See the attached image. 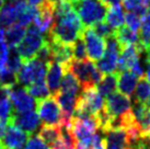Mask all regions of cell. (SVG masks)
Wrapping results in <instances>:
<instances>
[{"label":"cell","mask_w":150,"mask_h":149,"mask_svg":"<svg viewBox=\"0 0 150 149\" xmlns=\"http://www.w3.org/2000/svg\"><path fill=\"white\" fill-rule=\"evenodd\" d=\"M23 149H50V147L44 143L38 135H33L28 139Z\"/></svg>","instance_id":"obj_38"},{"label":"cell","mask_w":150,"mask_h":149,"mask_svg":"<svg viewBox=\"0 0 150 149\" xmlns=\"http://www.w3.org/2000/svg\"><path fill=\"white\" fill-rule=\"evenodd\" d=\"M150 33V8L147 9L146 13L142 19V26L138 34H148Z\"/></svg>","instance_id":"obj_39"},{"label":"cell","mask_w":150,"mask_h":149,"mask_svg":"<svg viewBox=\"0 0 150 149\" xmlns=\"http://www.w3.org/2000/svg\"><path fill=\"white\" fill-rule=\"evenodd\" d=\"M132 112L140 137H150V108L145 103L135 102Z\"/></svg>","instance_id":"obj_14"},{"label":"cell","mask_w":150,"mask_h":149,"mask_svg":"<svg viewBox=\"0 0 150 149\" xmlns=\"http://www.w3.org/2000/svg\"><path fill=\"white\" fill-rule=\"evenodd\" d=\"M62 134V126H47L44 125L41 127L38 132V136L41 137V139L44 140L47 145L52 147L56 141L58 140Z\"/></svg>","instance_id":"obj_27"},{"label":"cell","mask_w":150,"mask_h":149,"mask_svg":"<svg viewBox=\"0 0 150 149\" xmlns=\"http://www.w3.org/2000/svg\"><path fill=\"white\" fill-rule=\"evenodd\" d=\"M92 30H93L99 36L103 37V38H105V40H106L108 37L112 36V35L115 34V30L112 29L105 21L96 23V24L92 26Z\"/></svg>","instance_id":"obj_37"},{"label":"cell","mask_w":150,"mask_h":149,"mask_svg":"<svg viewBox=\"0 0 150 149\" xmlns=\"http://www.w3.org/2000/svg\"><path fill=\"white\" fill-rule=\"evenodd\" d=\"M52 2H54V4H56V2H58V1H60V0H50Z\"/></svg>","instance_id":"obj_49"},{"label":"cell","mask_w":150,"mask_h":149,"mask_svg":"<svg viewBox=\"0 0 150 149\" xmlns=\"http://www.w3.org/2000/svg\"><path fill=\"white\" fill-rule=\"evenodd\" d=\"M4 33H6L4 29H1V28H0V43H1V42H4Z\"/></svg>","instance_id":"obj_46"},{"label":"cell","mask_w":150,"mask_h":149,"mask_svg":"<svg viewBox=\"0 0 150 149\" xmlns=\"http://www.w3.org/2000/svg\"><path fill=\"white\" fill-rule=\"evenodd\" d=\"M96 88L102 98H108V95L114 93L117 88V72L103 76Z\"/></svg>","instance_id":"obj_22"},{"label":"cell","mask_w":150,"mask_h":149,"mask_svg":"<svg viewBox=\"0 0 150 149\" xmlns=\"http://www.w3.org/2000/svg\"><path fill=\"white\" fill-rule=\"evenodd\" d=\"M72 4L83 28H92L105 20L108 7L101 0H81Z\"/></svg>","instance_id":"obj_2"},{"label":"cell","mask_w":150,"mask_h":149,"mask_svg":"<svg viewBox=\"0 0 150 149\" xmlns=\"http://www.w3.org/2000/svg\"><path fill=\"white\" fill-rule=\"evenodd\" d=\"M144 52V48L139 44L136 45H128L123 47L121 50L118 60H117V68L120 71L130 70V68L139 62V57Z\"/></svg>","instance_id":"obj_15"},{"label":"cell","mask_w":150,"mask_h":149,"mask_svg":"<svg viewBox=\"0 0 150 149\" xmlns=\"http://www.w3.org/2000/svg\"><path fill=\"white\" fill-rule=\"evenodd\" d=\"M76 141L70 131L62 126V134L58 140L50 147V149H75Z\"/></svg>","instance_id":"obj_29"},{"label":"cell","mask_w":150,"mask_h":149,"mask_svg":"<svg viewBox=\"0 0 150 149\" xmlns=\"http://www.w3.org/2000/svg\"><path fill=\"white\" fill-rule=\"evenodd\" d=\"M65 70H69L75 76L82 89L96 86L103 77V74L98 69L96 64L89 59H72L65 68Z\"/></svg>","instance_id":"obj_3"},{"label":"cell","mask_w":150,"mask_h":149,"mask_svg":"<svg viewBox=\"0 0 150 149\" xmlns=\"http://www.w3.org/2000/svg\"><path fill=\"white\" fill-rule=\"evenodd\" d=\"M105 149H132V141L125 128H115L104 132Z\"/></svg>","instance_id":"obj_13"},{"label":"cell","mask_w":150,"mask_h":149,"mask_svg":"<svg viewBox=\"0 0 150 149\" xmlns=\"http://www.w3.org/2000/svg\"><path fill=\"white\" fill-rule=\"evenodd\" d=\"M104 4H106L108 7H111V6H115V4H120L122 0H101Z\"/></svg>","instance_id":"obj_42"},{"label":"cell","mask_w":150,"mask_h":149,"mask_svg":"<svg viewBox=\"0 0 150 149\" xmlns=\"http://www.w3.org/2000/svg\"><path fill=\"white\" fill-rule=\"evenodd\" d=\"M38 115L44 125L47 126H62L63 113L54 95L36 102Z\"/></svg>","instance_id":"obj_7"},{"label":"cell","mask_w":150,"mask_h":149,"mask_svg":"<svg viewBox=\"0 0 150 149\" xmlns=\"http://www.w3.org/2000/svg\"><path fill=\"white\" fill-rule=\"evenodd\" d=\"M121 53V46L115 34L105 40V55L98 62V69L102 74H113L117 68V60Z\"/></svg>","instance_id":"obj_8"},{"label":"cell","mask_w":150,"mask_h":149,"mask_svg":"<svg viewBox=\"0 0 150 149\" xmlns=\"http://www.w3.org/2000/svg\"><path fill=\"white\" fill-rule=\"evenodd\" d=\"M9 98L11 100L14 114H21L25 112L33 111L36 106L35 99L23 87H13L10 91Z\"/></svg>","instance_id":"obj_11"},{"label":"cell","mask_w":150,"mask_h":149,"mask_svg":"<svg viewBox=\"0 0 150 149\" xmlns=\"http://www.w3.org/2000/svg\"><path fill=\"white\" fill-rule=\"evenodd\" d=\"M144 1H145L147 4H150V0H144Z\"/></svg>","instance_id":"obj_51"},{"label":"cell","mask_w":150,"mask_h":149,"mask_svg":"<svg viewBox=\"0 0 150 149\" xmlns=\"http://www.w3.org/2000/svg\"><path fill=\"white\" fill-rule=\"evenodd\" d=\"M25 89L28 90V92L33 96L34 99H36L38 101L50 96V90H48L45 81L32 83L31 86H29V87L25 88Z\"/></svg>","instance_id":"obj_32"},{"label":"cell","mask_w":150,"mask_h":149,"mask_svg":"<svg viewBox=\"0 0 150 149\" xmlns=\"http://www.w3.org/2000/svg\"><path fill=\"white\" fill-rule=\"evenodd\" d=\"M103 109L108 117V123L101 129L102 132H105L110 128L113 121L124 117L127 113L132 111V101L130 98L122 94L121 92H114L106 98Z\"/></svg>","instance_id":"obj_5"},{"label":"cell","mask_w":150,"mask_h":149,"mask_svg":"<svg viewBox=\"0 0 150 149\" xmlns=\"http://www.w3.org/2000/svg\"><path fill=\"white\" fill-rule=\"evenodd\" d=\"M22 62H23V60L18 53L17 47H9V54L8 58H7V64H6L7 67L11 71L17 74L20 69V67H21Z\"/></svg>","instance_id":"obj_34"},{"label":"cell","mask_w":150,"mask_h":149,"mask_svg":"<svg viewBox=\"0 0 150 149\" xmlns=\"http://www.w3.org/2000/svg\"><path fill=\"white\" fill-rule=\"evenodd\" d=\"M0 149H4V147H2V145H1V143H0Z\"/></svg>","instance_id":"obj_52"},{"label":"cell","mask_w":150,"mask_h":149,"mask_svg":"<svg viewBox=\"0 0 150 149\" xmlns=\"http://www.w3.org/2000/svg\"><path fill=\"white\" fill-rule=\"evenodd\" d=\"M145 78L150 83V64H147V70H146V74H145Z\"/></svg>","instance_id":"obj_45"},{"label":"cell","mask_w":150,"mask_h":149,"mask_svg":"<svg viewBox=\"0 0 150 149\" xmlns=\"http://www.w3.org/2000/svg\"><path fill=\"white\" fill-rule=\"evenodd\" d=\"M26 1H28V4H29L30 6L38 7V6H40V4H42V2H44L45 0H26Z\"/></svg>","instance_id":"obj_43"},{"label":"cell","mask_w":150,"mask_h":149,"mask_svg":"<svg viewBox=\"0 0 150 149\" xmlns=\"http://www.w3.org/2000/svg\"><path fill=\"white\" fill-rule=\"evenodd\" d=\"M121 2L127 12L135 13L139 17H144L147 9L149 8L144 0H122Z\"/></svg>","instance_id":"obj_30"},{"label":"cell","mask_w":150,"mask_h":149,"mask_svg":"<svg viewBox=\"0 0 150 149\" xmlns=\"http://www.w3.org/2000/svg\"><path fill=\"white\" fill-rule=\"evenodd\" d=\"M18 13L11 1L4 2L0 8V28L8 29L17 22Z\"/></svg>","instance_id":"obj_23"},{"label":"cell","mask_w":150,"mask_h":149,"mask_svg":"<svg viewBox=\"0 0 150 149\" xmlns=\"http://www.w3.org/2000/svg\"><path fill=\"white\" fill-rule=\"evenodd\" d=\"M104 106L103 98L98 92L96 86L82 89L76 103L75 113L76 117H88V116H98L100 111Z\"/></svg>","instance_id":"obj_4"},{"label":"cell","mask_w":150,"mask_h":149,"mask_svg":"<svg viewBox=\"0 0 150 149\" xmlns=\"http://www.w3.org/2000/svg\"><path fill=\"white\" fill-rule=\"evenodd\" d=\"M36 14H38V7H33V6H30L29 4V6L18 16L17 23L19 25L23 26V28H28V26L34 21Z\"/></svg>","instance_id":"obj_33"},{"label":"cell","mask_w":150,"mask_h":149,"mask_svg":"<svg viewBox=\"0 0 150 149\" xmlns=\"http://www.w3.org/2000/svg\"><path fill=\"white\" fill-rule=\"evenodd\" d=\"M72 47V56L74 59L76 60H84L87 59V50H86V46H84V42L82 37H79L77 41L71 45Z\"/></svg>","instance_id":"obj_35"},{"label":"cell","mask_w":150,"mask_h":149,"mask_svg":"<svg viewBox=\"0 0 150 149\" xmlns=\"http://www.w3.org/2000/svg\"><path fill=\"white\" fill-rule=\"evenodd\" d=\"M55 21V4L50 0H45L38 6V14L33 21V25L44 35L48 34Z\"/></svg>","instance_id":"obj_10"},{"label":"cell","mask_w":150,"mask_h":149,"mask_svg":"<svg viewBox=\"0 0 150 149\" xmlns=\"http://www.w3.org/2000/svg\"><path fill=\"white\" fill-rule=\"evenodd\" d=\"M83 30V25L70 1L60 0L55 4V21L47 34V40L72 45L81 37Z\"/></svg>","instance_id":"obj_1"},{"label":"cell","mask_w":150,"mask_h":149,"mask_svg":"<svg viewBox=\"0 0 150 149\" xmlns=\"http://www.w3.org/2000/svg\"><path fill=\"white\" fill-rule=\"evenodd\" d=\"M88 149H105L104 147V141L101 138V136L96 133V136H94V139H93V143L92 145L89 147Z\"/></svg>","instance_id":"obj_40"},{"label":"cell","mask_w":150,"mask_h":149,"mask_svg":"<svg viewBox=\"0 0 150 149\" xmlns=\"http://www.w3.org/2000/svg\"><path fill=\"white\" fill-rule=\"evenodd\" d=\"M135 102L137 103H146L150 96V83L147 81V79L140 77L138 79V82L135 88Z\"/></svg>","instance_id":"obj_28"},{"label":"cell","mask_w":150,"mask_h":149,"mask_svg":"<svg viewBox=\"0 0 150 149\" xmlns=\"http://www.w3.org/2000/svg\"><path fill=\"white\" fill-rule=\"evenodd\" d=\"M144 52H146V54H147L146 62H147V64H150V43L146 46V47H145Z\"/></svg>","instance_id":"obj_44"},{"label":"cell","mask_w":150,"mask_h":149,"mask_svg":"<svg viewBox=\"0 0 150 149\" xmlns=\"http://www.w3.org/2000/svg\"><path fill=\"white\" fill-rule=\"evenodd\" d=\"M47 41H48L50 45L53 60L58 62L59 65H62L64 67V69H65L68 66V64L74 59L71 45H66V44H62V43H58V42H53L50 41V40H47Z\"/></svg>","instance_id":"obj_18"},{"label":"cell","mask_w":150,"mask_h":149,"mask_svg":"<svg viewBox=\"0 0 150 149\" xmlns=\"http://www.w3.org/2000/svg\"><path fill=\"white\" fill-rule=\"evenodd\" d=\"M147 102H148V104H147V105L150 108V96H149V99H148V101H147Z\"/></svg>","instance_id":"obj_50"},{"label":"cell","mask_w":150,"mask_h":149,"mask_svg":"<svg viewBox=\"0 0 150 149\" xmlns=\"http://www.w3.org/2000/svg\"><path fill=\"white\" fill-rule=\"evenodd\" d=\"M65 69L62 65H59L56 62H50L47 65V74H46V80H47V88L50 90L52 95H55L59 91L60 82L63 79Z\"/></svg>","instance_id":"obj_17"},{"label":"cell","mask_w":150,"mask_h":149,"mask_svg":"<svg viewBox=\"0 0 150 149\" xmlns=\"http://www.w3.org/2000/svg\"><path fill=\"white\" fill-rule=\"evenodd\" d=\"M30 135L13 124H8L4 136L0 140L4 148L7 149H23Z\"/></svg>","instance_id":"obj_12"},{"label":"cell","mask_w":150,"mask_h":149,"mask_svg":"<svg viewBox=\"0 0 150 149\" xmlns=\"http://www.w3.org/2000/svg\"><path fill=\"white\" fill-rule=\"evenodd\" d=\"M80 87L81 86H80L79 81L77 80L75 76L71 74L69 70H65L62 82H60L59 91L78 96L80 93Z\"/></svg>","instance_id":"obj_24"},{"label":"cell","mask_w":150,"mask_h":149,"mask_svg":"<svg viewBox=\"0 0 150 149\" xmlns=\"http://www.w3.org/2000/svg\"><path fill=\"white\" fill-rule=\"evenodd\" d=\"M10 91L11 89L8 88H0V120L7 122L8 124L14 115L12 103L9 98Z\"/></svg>","instance_id":"obj_20"},{"label":"cell","mask_w":150,"mask_h":149,"mask_svg":"<svg viewBox=\"0 0 150 149\" xmlns=\"http://www.w3.org/2000/svg\"><path fill=\"white\" fill-rule=\"evenodd\" d=\"M138 77L130 70L117 71V88L122 94L130 98L135 92Z\"/></svg>","instance_id":"obj_19"},{"label":"cell","mask_w":150,"mask_h":149,"mask_svg":"<svg viewBox=\"0 0 150 149\" xmlns=\"http://www.w3.org/2000/svg\"><path fill=\"white\" fill-rule=\"evenodd\" d=\"M18 83L17 74L9 69L7 65L0 67V88L12 89Z\"/></svg>","instance_id":"obj_31"},{"label":"cell","mask_w":150,"mask_h":149,"mask_svg":"<svg viewBox=\"0 0 150 149\" xmlns=\"http://www.w3.org/2000/svg\"><path fill=\"white\" fill-rule=\"evenodd\" d=\"M9 124L16 125L29 135H32L41 125V120L38 113L34 111H29L21 114H14Z\"/></svg>","instance_id":"obj_16"},{"label":"cell","mask_w":150,"mask_h":149,"mask_svg":"<svg viewBox=\"0 0 150 149\" xmlns=\"http://www.w3.org/2000/svg\"><path fill=\"white\" fill-rule=\"evenodd\" d=\"M104 21L114 30H117L121 26H123L124 22H125V13H124V9L122 8L121 4H115V6L108 7Z\"/></svg>","instance_id":"obj_21"},{"label":"cell","mask_w":150,"mask_h":149,"mask_svg":"<svg viewBox=\"0 0 150 149\" xmlns=\"http://www.w3.org/2000/svg\"><path fill=\"white\" fill-rule=\"evenodd\" d=\"M25 32H26V28H23L18 23L11 25L10 28L7 29L6 33H4V42L9 47H17L22 38L24 37Z\"/></svg>","instance_id":"obj_25"},{"label":"cell","mask_w":150,"mask_h":149,"mask_svg":"<svg viewBox=\"0 0 150 149\" xmlns=\"http://www.w3.org/2000/svg\"><path fill=\"white\" fill-rule=\"evenodd\" d=\"M125 23L126 26L130 31L138 34L139 30H140V26H142V17H139L135 13L127 12L125 14Z\"/></svg>","instance_id":"obj_36"},{"label":"cell","mask_w":150,"mask_h":149,"mask_svg":"<svg viewBox=\"0 0 150 149\" xmlns=\"http://www.w3.org/2000/svg\"><path fill=\"white\" fill-rule=\"evenodd\" d=\"M7 126H8V123H7V122L0 120V140H1L2 137L4 136V133H6Z\"/></svg>","instance_id":"obj_41"},{"label":"cell","mask_w":150,"mask_h":149,"mask_svg":"<svg viewBox=\"0 0 150 149\" xmlns=\"http://www.w3.org/2000/svg\"><path fill=\"white\" fill-rule=\"evenodd\" d=\"M115 37L121 46V50L125 46L139 44L138 34L130 31L127 26H121L120 29L115 30Z\"/></svg>","instance_id":"obj_26"},{"label":"cell","mask_w":150,"mask_h":149,"mask_svg":"<svg viewBox=\"0 0 150 149\" xmlns=\"http://www.w3.org/2000/svg\"><path fill=\"white\" fill-rule=\"evenodd\" d=\"M4 149H7V148H4Z\"/></svg>","instance_id":"obj_53"},{"label":"cell","mask_w":150,"mask_h":149,"mask_svg":"<svg viewBox=\"0 0 150 149\" xmlns=\"http://www.w3.org/2000/svg\"><path fill=\"white\" fill-rule=\"evenodd\" d=\"M4 0H0V8H1V7H2V4H4Z\"/></svg>","instance_id":"obj_48"},{"label":"cell","mask_w":150,"mask_h":149,"mask_svg":"<svg viewBox=\"0 0 150 149\" xmlns=\"http://www.w3.org/2000/svg\"><path fill=\"white\" fill-rule=\"evenodd\" d=\"M81 37L84 42L88 58L91 62H98L105 53V40L99 36L92 28H84Z\"/></svg>","instance_id":"obj_9"},{"label":"cell","mask_w":150,"mask_h":149,"mask_svg":"<svg viewBox=\"0 0 150 149\" xmlns=\"http://www.w3.org/2000/svg\"><path fill=\"white\" fill-rule=\"evenodd\" d=\"M46 37L36 29L35 25H29L26 28L24 37L17 46L18 53L21 56L22 60L25 62L35 57L40 48L44 45Z\"/></svg>","instance_id":"obj_6"},{"label":"cell","mask_w":150,"mask_h":149,"mask_svg":"<svg viewBox=\"0 0 150 149\" xmlns=\"http://www.w3.org/2000/svg\"></svg>","instance_id":"obj_54"},{"label":"cell","mask_w":150,"mask_h":149,"mask_svg":"<svg viewBox=\"0 0 150 149\" xmlns=\"http://www.w3.org/2000/svg\"><path fill=\"white\" fill-rule=\"evenodd\" d=\"M68 1H70L71 4H76V2H79L81 0H68Z\"/></svg>","instance_id":"obj_47"}]
</instances>
